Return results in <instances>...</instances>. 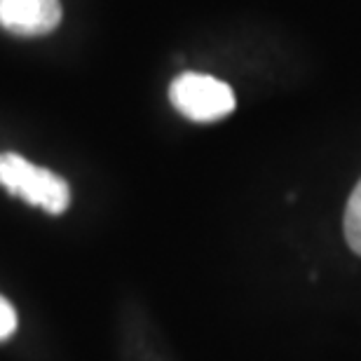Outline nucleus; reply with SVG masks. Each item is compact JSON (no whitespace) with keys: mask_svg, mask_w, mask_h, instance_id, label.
<instances>
[{"mask_svg":"<svg viewBox=\"0 0 361 361\" xmlns=\"http://www.w3.org/2000/svg\"><path fill=\"white\" fill-rule=\"evenodd\" d=\"M0 185L14 197L54 216L63 214L71 204V185L66 178L28 162L19 153H0Z\"/></svg>","mask_w":361,"mask_h":361,"instance_id":"obj_1","label":"nucleus"},{"mask_svg":"<svg viewBox=\"0 0 361 361\" xmlns=\"http://www.w3.org/2000/svg\"><path fill=\"white\" fill-rule=\"evenodd\" d=\"M169 101L192 122L223 120L237 106L233 87L207 73H180L169 87Z\"/></svg>","mask_w":361,"mask_h":361,"instance_id":"obj_2","label":"nucleus"},{"mask_svg":"<svg viewBox=\"0 0 361 361\" xmlns=\"http://www.w3.org/2000/svg\"><path fill=\"white\" fill-rule=\"evenodd\" d=\"M59 24V0H0V26L14 35H47Z\"/></svg>","mask_w":361,"mask_h":361,"instance_id":"obj_3","label":"nucleus"},{"mask_svg":"<svg viewBox=\"0 0 361 361\" xmlns=\"http://www.w3.org/2000/svg\"><path fill=\"white\" fill-rule=\"evenodd\" d=\"M345 240L350 249L361 256V180L355 185L345 209Z\"/></svg>","mask_w":361,"mask_h":361,"instance_id":"obj_4","label":"nucleus"},{"mask_svg":"<svg viewBox=\"0 0 361 361\" xmlns=\"http://www.w3.org/2000/svg\"><path fill=\"white\" fill-rule=\"evenodd\" d=\"M17 310L12 307V302L5 295H0V343L10 341L14 331H17Z\"/></svg>","mask_w":361,"mask_h":361,"instance_id":"obj_5","label":"nucleus"}]
</instances>
